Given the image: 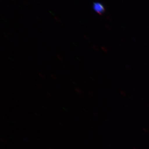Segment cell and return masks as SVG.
I'll list each match as a JSON object with an SVG mask.
<instances>
[{"label": "cell", "instance_id": "6da1fadb", "mask_svg": "<svg viewBox=\"0 0 149 149\" xmlns=\"http://www.w3.org/2000/svg\"><path fill=\"white\" fill-rule=\"evenodd\" d=\"M93 7L94 10L100 15H102L105 12L106 9L104 6L101 3L98 2H94Z\"/></svg>", "mask_w": 149, "mask_h": 149}]
</instances>
